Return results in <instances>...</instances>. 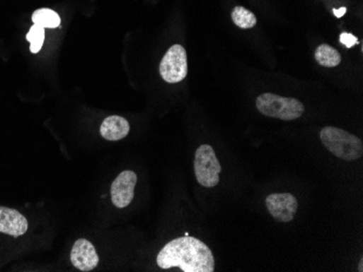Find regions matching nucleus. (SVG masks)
Returning <instances> with one entry per match:
<instances>
[{"instance_id":"1","label":"nucleus","mask_w":363,"mask_h":272,"mask_svg":"<svg viewBox=\"0 0 363 272\" xmlns=\"http://www.w3.org/2000/svg\"><path fill=\"white\" fill-rule=\"evenodd\" d=\"M161 269L180 268L184 272L214 271V257L208 247L196 237H178L164 245L157 256Z\"/></svg>"},{"instance_id":"2","label":"nucleus","mask_w":363,"mask_h":272,"mask_svg":"<svg viewBox=\"0 0 363 272\" xmlns=\"http://www.w3.org/2000/svg\"><path fill=\"white\" fill-rule=\"evenodd\" d=\"M320 136L326 149L344 161H356L362 155V141L348 131L328 126L322 129Z\"/></svg>"},{"instance_id":"3","label":"nucleus","mask_w":363,"mask_h":272,"mask_svg":"<svg viewBox=\"0 0 363 272\" xmlns=\"http://www.w3.org/2000/svg\"><path fill=\"white\" fill-rule=\"evenodd\" d=\"M255 107L261 114L282 121H293L299 119L305 107L295 98H285L275 93H263L255 101Z\"/></svg>"},{"instance_id":"4","label":"nucleus","mask_w":363,"mask_h":272,"mask_svg":"<svg viewBox=\"0 0 363 272\" xmlns=\"http://www.w3.org/2000/svg\"><path fill=\"white\" fill-rule=\"evenodd\" d=\"M194 168L198 184L202 187L212 188L219 184L221 165L216 152L210 146L202 145L198 148L195 154Z\"/></svg>"},{"instance_id":"5","label":"nucleus","mask_w":363,"mask_h":272,"mask_svg":"<svg viewBox=\"0 0 363 272\" xmlns=\"http://www.w3.org/2000/svg\"><path fill=\"white\" fill-rule=\"evenodd\" d=\"M160 75L166 83L175 84L185 78L188 72V54L180 45H173L162 58Z\"/></svg>"},{"instance_id":"6","label":"nucleus","mask_w":363,"mask_h":272,"mask_svg":"<svg viewBox=\"0 0 363 272\" xmlns=\"http://www.w3.org/2000/svg\"><path fill=\"white\" fill-rule=\"evenodd\" d=\"M137 182V175L132 170H125L111 184V199L117 208H125L134 199V190Z\"/></svg>"},{"instance_id":"7","label":"nucleus","mask_w":363,"mask_h":272,"mask_svg":"<svg viewBox=\"0 0 363 272\" xmlns=\"http://www.w3.org/2000/svg\"><path fill=\"white\" fill-rule=\"evenodd\" d=\"M270 214L281 223L293 220L297 213L298 202L291 194H270L265 200Z\"/></svg>"},{"instance_id":"8","label":"nucleus","mask_w":363,"mask_h":272,"mask_svg":"<svg viewBox=\"0 0 363 272\" xmlns=\"http://www.w3.org/2000/svg\"><path fill=\"white\" fill-rule=\"evenodd\" d=\"M71 263L81 271H92L98 266L99 257L94 245L86 239H79L71 251Z\"/></svg>"},{"instance_id":"9","label":"nucleus","mask_w":363,"mask_h":272,"mask_svg":"<svg viewBox=\"0 0 363 272\" xmlns=\"http://www.w3.org/2000/svg\"><path fill=\"white\" fill-rule=\"evenodd\" d=\"M28 223L18 211L0 206V232L18 237L28 231Z\"/></svg>"},{"instance_id":"10","label":"nucleus","mask_w":363,"mask_h":272,"mask_svg":"<svg viewBox=\"0 0 363 272\" xmlns=\"http://www.w3.org/2000/svg\"><path fill=\"white\" fill-rule=\"evenodd\" d=\"M129 133V124L125 117L113 115L107 117L100 126V134L105 140L117 141L127 137Z\"/></svg>"},{"instance_id":"11","label":"nucleus","mask_w":363,"mask_h":272,"mask_svg":"<svg viewBox=\"0 0 363 272\" xmlns=\"http://www.w3.org/2000/svg\"><path fill=\"white\" fill-rule=\"evenodd\" d=\"M314 57H316V62L324 68H335V66H340V61H342L340 52L334 49L330 45L325 44L320 45L316 48Z\"/></svg>"},{"instance_id":"12","label":"nucleus","mask_w":363,"mask_h":272,"mask_svg":"<svg viewBox=\"0 0 363 272\" xmlns=\"http://www.w3.org/2000/svg\"><path fill=\"white\" fill-rule=\"evenodd\" d=\"M32 21L36 25L42 26L44 28H57L62 23V19L59 14L54 10L42 8V9L35 10L32 16Z\"/></svg>"},{"instance_id":"13","label":"nucleus","mask_w":363,"mask_h":272,"mask_svg":"<svg viewBox=\"0 0 363 272\" xmlns=\"http://www.w3.org/2000/svg\"><path fill=\"white\" fill-rule=\"evenodd\" d=\"M232 20L235 25L239 28L246 30V28H253L257 24V18L250 10L246 8L237 6L233 9Z\"/></svg>"},{"instance_id":"14","label":"nucleus","mask_w":363,"mask_h":272,"mask_svg":"<svg viewBox=\"0 0 363 272\" xmlns=\"http://www.w3.org/2000/svg\"><path fill=\"white\" fill-rule=\"evenodd\" d=\"M26 40L31 44L30 50H31L32 54H38L42 49V45H44L45 28L34 24L28 30V33L26 34Z\"/></svg>"},{"instance_id":"15","label":"nucleus","mask_w":363,"mask_h":272,"mask_svg":"<svg viewBox=\"0 0 363 272\" xmlns=\"http://www.w3.org/2000/svg\"><path fill=\"white\" fill-rule=\"evenodd\" d=\"M340 40L347 48H352L355 45L358 44V38L350 33L340 34Z\"/></svg>"},{"instance_id":"16","label":"nucleus","mask_w":363,"mask_h":272,"mask_svg":"<svg viewBox=\"0 0 363 272\" xmlns=\"http://www.w3.org/2000/svg\"><path fill=\"white\" fill-rule=\"evenodd\" d=\"M347 9L345 7L340 8V9H334L333 10V13H334V16H335L336 18L344 17V14L346 13Z\"/></svg>"},{"instance_id":"17","label":"nucleus","mask_w":363,"mask_h":272,"mask_svg":"<svg viewBox=\"0 0 363 272\" xmlns=\"http://www.w3.org/2000/svg\"><path fill=\"white\" fill-rule=\"evenodd\" d=\"M359 271L363 272V259H361L360 263H359Z\"/></svg>"}]
</instances>
